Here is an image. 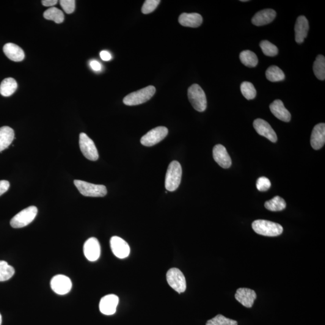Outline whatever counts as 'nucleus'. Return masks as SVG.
Listing matches in <instances>:
<instances>
[{
  "label": "nucleus",
  "instance_id": "7",
  "mask_svg": "<svg viewBox=\"0 0 325 325\" xmlns=\"http://www.w3.org/2000/svg\"><path fill=\"white\" fill-rule=\"evenodd\" d=\"M166 279L170 287L178 293H182L186 291V278L180 269L177 268L169 269L167 272Z\"/></svg>",
  "mask_w": 325,
  "mask_h": 325
},
{
  "label": "nucleus",
  "instance_id": "21",
  "mask_svg": "<svg viewBox=\"0 0 325 325\" xmlns=\"http://www.w3.org/2000/svg\"><path fill=\"white\" fill-rule=\"evenodd\" d=\"M178 21L179 23L184 27L197 28L202 24L203 19L199 13H183L179 17Z\"/></svg>",
  "mask_w": 325,
  "mask_h": 325
},
{
  "label": "nucleus",
  "instance_id": "8",
  "mask_svg": "<svg viewBox=\"0 0 325 325\" xmlns=\"http://www.w3.org/2000/svg\"><path fill=\"white\" fill-rule=\"evenodd\" d=\"M79 145L85 158L91 161H97L99 158L97 149L94 142L86 134H80Z\"/></svg>",
  "mask_w": 325,
  "mask_h": 325
},
{
  "label": "nucleus",
  "instance_id": "25",
  "mask_svg": "<svg viewBox=\"0 0 325 325\" xmlns=\"http://www.w3.org/2000/svg\"><path fill=\"white\" fill-rule=\"evenodd\" d=\"M240 60L244 66L249 68L255 67L258 63L257 55L249 50L241 52L240 54Z\"/></svg>",
  "mask_w": 325,
  "mask_h": 325
},
{
  "label": "nucleus",
  "instance_id": "39",
  "mask_svg": "<svg viewBox=\"0 0 325 325\" xmlns=\"http://www.w3.org/2000/svg\"><path fill=\"white\" fill-rule=\"evenodd\" d=\"M101 59L104 61H109L112 59V55L107 51H102L100 53Z\"/></svg>",
  "mask_w": 325,
  "mask_h": 325
},
{
  "label": "nucleus",
  "instance_id": "41",
  "mask_svg": "<svg viewBox=\"0 0 325 325\" xmlns=\"http://www.w3.org/2000/svg\"><path fill=\"white\" fill-rule=\"evenodd\" d=\"M2 324V316L1 314H0V325H1Z\"/></svg>",
  "mask_w": 325,
  "mask_h": 325
},
{
  "label": "nucleus",
  "instance_id": "22",
  "mask_svg": "<svg viewBox=\"0 0 325 325\" xmlns=\"http://www.w3.org/2000/svg\"><path fill=\"white\" fill-rule=\"evenodd\" d=\"M3 51L5 56L12 61L21 62L25 57L23 49L13 43H7L3 46Z\"/></svg>",
  "mask_w": 325,
  "mask_h": 325
},
{
  "label": "nucleus",
  "instance_id": "18",
  "mask_svg": "<svg viewBox=\"0 0 325 325\" xmlns=\"http://www.w3.org/2000/svg\"><path fill=\"white\" fill-rule=\"evenodd\" d=\"M308 30H309V24L306 17L304 16H299L294 27L295 40L297 43L304 42L305 39L307 37Z\"/></svg>",
  "mask_w": 325,
  "mask_h": 325
},
{
  "label": "nucleus",
  "instance_id": "35",
  "mask_svg": "<svg viewBox=\"0 0 325 325\" xmlns=\"http://www.w3.org/2000/svg\"><path fill=\"white\" fill-rule=\"evenodd\" d=\"M256 186L259 191L265 192L270 189L271 183L268 178L262 177L258 179Z\"/></svg>",
  "mask_w": 325,
  "mask_h": 325
},
{
  "label": "nucleus",
  "instance_id": "17",
  "mask_svg": "<svg viewBox=\"0 0 325 325\" xmlns=\"http://www.w3.org/2000/svg\"><path fill=\"white\" fill-rule=\"evenodd\" d=\"M235 298L242 305L246 308H251L257 298L254 290L247 288H240L236 291Z\"/></svg>",
  "mask_w": 325,
  "mask_h": 325
},
{
  "label": "nucleus",
  "instance_id": "31",
  "mask_svg": "<svg viewBox=\"0 0 325 325\" xmlns=\"http://www.w3.org/2000/svg\"><path fill=\"white\" fill-rule=\"evenodd\" d=\"M241 90L242 94L247 100H253L257 95V91L251 82L247 81L242 82L241 85Z\"/></svg>",
  "mask_w": 325,
  "mask_h": 325
},
{
  "label": "nucleus",
  "instance_id": "23",
  "mask_svg": "<svg viewBox=\"0 0 325 325\" xmlns=\"http://www.w3.org/2000/svg\"><path fill=\"white\" fill-rule=\"evenodd\" d=\"M14 137V131L12 128L7 126L0 128V152L9 147Z\"/></svg>",
  "mask_w": 325,
  "mask_h": 325
},
{
  "label": "nucleus",
  "instance_id": "5",
  "mask_svg": "<svg viewBox=\"0 0 325 325\" xmlns=\"http://www.w3.org/2000/svg\"><path fill=\"white\" fill-rule=\"evenodd\" d=\"M188 98L192 106L198 112H204L206 108V98L204 91L197 84L189 88Z\"/></svg>",
  "mask_w": 325,
  "mask_h": 325
},
{
  "label": "nucleus",
  "instance_id": "10",
  "mask_svg": "<svg viewBox=\"0 0 325 325\" xmlns=\"http://www.w3.org/2000/svg\"><path fill=\"white\" fill-rule=\"evenodd\" d=\"M50 284L52 290L60 295L68 293L73 285L70 278L63 275H57L52 278Z\"/></svg>",
  "mask_w": 325,
  "mask_h": 325
},
{
  "label": "nucleus",
  "instance_id": "12",
  "mask_svg": "<svg viewBox=\"0 0 325 325\" xmlns=\"http://www.w3.org/2000/svg\"><path fill=\"white\" fill-rule=\"evenodd\" d=\"M253 127L260 136L266 137L273 143L277 141L278 137L276 133L266 121L262 119L255 120L253 122Z\"/></svg>",
  "mask_w": 325,
  "mask_h": 325
},
{
  "label": "nucleus",
  "instance_id": "34",
  "mask_svg": "<svg viewBox=\"0 0 325 325\" xmlns=\"http://www.w3.org/2000/svg\"><path fill=\"white\" fill-rule=\"evenodd\" d=\"M161 2L159 0H147L142 7V12L144 14H149L154 12Z\"/></svg>",
  "mask_w": 325,
  "mask_h": 325
},
{
  "label": "nucleus",
  "instance_id": "33",
  "mask_svg": "<svg viewBox=\"0 0 325 325\" xmlns=\"http://www.w3.org/2000/svg\"><path fill=\"white\" fill-rule=\"evenodd\" d=\"M260 46L263 53L267 56L274 57L277 56L278 53V49L277 46L268 41H261Z\"/></svg>",
  "mask_w": 325,
  "mask_h": 325
},
{
  "label": "nucleus",
  "instance_id": "26",
  "mask_svg": "<svg viewBox=\"0 0 325 325\" xmlns=\"http://www.w3.org/2000/svg\"><path fill=\"white\" fill-rule=\"evenodd\" d=\"M313 71L316 77L320 81L325 79V58L322 55L317 56L313 64Z\"/></svg>",
  "mask_w": 325,
  "mask_h": 325
},
{
  "label": "nucleus",
  "instance_id": "20",
  "mask_svg": "<svg viewBox=\"0 0 325 325\" xmlns=\"http://www.w3.org/2000/svg\"><path fill=\"white\" fill-rule=\"evenodd\" d=\"M277 13L273 9H264L260 11L253 16L252 23L256 26H262L272 23L276 17Z\"/></svg>",
  "mask_w": 325,
  "mask_h": 325
},
{
  "label": "nucleus",
  "instance_id": "6",
  "mask_svg": "<svg viewBox=\"0 0 325 325\" xmlns=\"http://www.w3.org/2000/svg\"><path fill=\"white\" fill-rule=\"evenodd\" d=\"M38 214V208L35 206H30L24 209L13 217L10 220L11 227L21 228L26 227L34 221Z\"/></svg>",
  "mask_w": 325,
  "mask_h": 325
},
{
  "label": "nucleus",
  "instance_id": "16",
  "mask_svg": "<svg viewBox=\"0 0 325 325\" xmlns=\"http://www.w3.org/2000/svg\"><path fill=\"white\" fill-rule=\"evenodd\" d=\"M325 143V124L319 123L314 127L311 133V145L314 150H320Z\"/></svg>",
  "mask_w": 325,
  "mask_h": 325
},
{
  "label": "nucleus",
  "instance_id": "37",
  "mask_svg": "<svg viewBox=\"0 0 325 325\" xmlns=\"http://www.w3.org/2000/svg\"><path fill=\"white\" fill-rule=\"evenodd\" d=\"M10 187L9 182L6 180L0 181V196L9 190Z\"/></svg>",
  "mask_w": 325,
  "mask_h": 325
},
{
  "label": "nucleus",
  "instance_id": "1",
  "mask_svg": "<svg viewBox=\"0 0 325 325\" xmlns=\"http://www.w3.org/2000/svg\"><path fill=\"white\" fill-rule=\"evenodd\" d=\"M252 227L256 233L264 236L276 237L283 232L282 225L266 220H255Z\"/></svg>",
  "mask_w": 325,
  "mask_h": 325
},
{
  "label": "nucleus",
  "instance_id": "38",
  "mask_svg": "<svg viewBox=\"0 0 325 325\" xmlns=\"http://www.w3.org/2000/svg\"><path fill=\"white\" fill-rule=\"evenodd\" d=\"M90 66L93 71H100L101 70L102 67L101 63L96 61V60H92V61L90 62Z\"/></svg>",
  "mask_w": 325,
  "mask_h": 325
},
{
  "label": "nucleus",
  "instance_id": "13",
  "mask_svg": "<svg viewBox=\"0 0 325 325\" xmlns=\"http://www.w3.org/2000/svg\"><path fill=\"white\" fill-rule=\"evenodd\" d=\"M83 251L88 260L95 261L100 257L101 247L100 243L95 238H91L84 244Z\"/></svg>",
  "mask_w": 325,
  "mask_h": 325
},
{
  "label": "nucleus",
  "instance_id": "27",
  "mask_svg": "<svg viewBox=\"0 0 325 325\" xmlns=\"http://www.w3.org/2000/svg\"><path fill=\"white\" fill-rule=\"evenodd\" d=\"M43 17L48 20H51L57 24L63 23L64 21L65 16L62 10L57 7H51L43 13Z\"/></svg>",
  "mask_w": 325,
  "mask_h": 325
},
{
  "label": "nucleus",
  "instance_id": "2",
  "mask_svg": "<svg viewBox=\"0 0 325 325\" xmlns=\"http://www.w3.org/2000/svg\"><path fill=\"white\" fill-rule=\"evenodd\" d=\"M182 168L180 162L173 161L169 165L165 178V187L167 191L174 192L181 183Z\"/></svg>",
  "mask_w": 325,
  "mask_h": 325
},
{
  "label": "nucleus",
  "instance_id": "19",
  "mask_svg": "<svg viewBox=\"0 0 325 325\" xmlns=\"http://www.w3.org/2000/svg\"><path fill=\"white\" fill-rule=\"evenodd\" d=\"M269 107L272 114L278 120L285 122H290L291 120L290 113L285 108L282 101L280 100H275L270 105Z\"/></svg>",
  "mask_w": 325,
  "mask_h": 325
},
{
  "label": "nucleus",
  "instance_id": "11",
  "mask_svg": "<svg viewBox=\"0 0 325 325\" xmlns=\"http://www.w3.org/2000/svg\"><path fill=\"white\" fill-rule=\"evenodd\" d=\"M110 247L116 257L121 259L127 257L130 252L128 244L120 237H112L110 239Z\"/></svg>",
  "mask_w": 325,
  "mask_h": 325
},
{
  "label": "nucleus",
  "instance_id": "36",
  "mask_svg": "<svg viewBox=\"0 0 325 325\" xmlns=\"http://www.w3.org/2000/svg\"><path fill=\"white\" fill-rule=\"evenodd\" d=\"M63 9L68 14H71L74 12L76 9V1L74 0H61L60 1Z\"/></svg>",
  "mask_w": 325,
  "mask_h": 325
},
{
  "label": "nucleus",
  "instance_id": "42",
  "mask_svg": "<svg viewBox=\"0 0 325 325\" xmlns=\"http://www.w3.org/2000/svg\"><path fill=\"white\" fill-rule=\"evenodd\" d=\"M241 1L242 2H247V1H247V0H241Z\"/></svg>",
  "mask_w": 325,
  "mask_h": 325
},
{
  "label": "nucleus",
  "instance_id": "29",
  "mask_svg": "<svg viewBox=\"0 0 325 325\" xmlns=\"http://www.w3.org/2000/svg\"><path fill=\"white\" fill-rule=\"evenodd\" d=\"M264 206L266 209L272 211H280L286 207V203L284 200L279 196H277L273 199L267 201L264 203Z\"/></svg>",
  "mask_w": 325,
  "mask_h": 325
},
{
  "label": "nucleus",
  "instance_id": "14",
  "mask_svg": "<svg viewBox=\"0 0 325 325\" xmlns=\"http://www.w3.org/2000/svg\"><path fill=\"white\" fill-rule=\"evenodd\" d=\"M118 304L119 297L115 294H109L101 299L99 307L103 315H112L116 313Z\"/></svg>",
  "mask_w": 325,
  "mask_h": 325
},
{
  "label": "nucleus",
  "instance_id": "4",
  "mask_svg": "<svg viewBox=\"0 0 325 325\" xmlns=\"http://www.w3.org/2000/svg\"><path fill=\"white\" fill-rule=\"evenodd\" d=\"M74 183L80 193L84 197H104L107 194L106 187L104 185H98L81 180H75Z\"/></svg>",
  "mask_w": 325,
  "mask_h": 325
},
{
  "label": "nucleus",
  "instance_id": "30",
  "mask_svg": "<svg viewBox=\"0 0 325 325\" xmlns=\"http://www.w3.org/2000/svg\"><path fill=\"white\" fill-rule=\"evenodd\" d=\"M15 274V269L6 261L0 260V282L10 279Z\"/></svg>",
  "mask_w": 325,
  "mask_h": 325
},
{
  "label": "nucleus",
  "instance_id": "9",
  "mask_svg": "<svg viewBox=\"0 0 325 325\" xmlns=\"http://www.w3.org/2000/svg\"><path fill=\"white\" fill-rule=\"evenodd\" d=\"M168 134V129L165 126H158L151 129L140 140L142 145L145 147H152L161 142Z\"/></svg>",
  "mask_w": 325,
  "mask_h": 325
},
{
  "label": "nucleus",
  "instance_id": "3",
  "mask_svg": "<svg viewBox=\"0 0 325 325\" xmlns=\"http://www.w3.org/2000/svg\"><path fill=\"white\" fill-rule=\"evenodd\" d=\"M156 87L149 86L143 89L132 92L123 98V103L126 106H137L146 103L153 97L156 93Z\"/></svg>",
  "mask_w": 325,
  "mask_h": 325
},
{
  "label": "nucleus",
  "instance_id": "15",
  "mask_svg": "<svg viewBox=\"0 0 325 325\" xmlns=\"http://www.w3.org/2000/svg\"><path fill=\"white\" fill-rule=\"evenodd\" d=\"M213 155L214 161L220 167L224 168V169H228L231 166L232 161L224 146L216 145L213 148Z\"/></svg>",
  "mask_w": 325,
  "mask_h": 325
},
{
  "label": "nucleus",
  "instance_id": "40",
  "mask_svg": "<svg viewBox=\"0 0 325 325\" xmlns=\"http://www.w3.org/2000/svg\"><path fill=\"white\" fill-rule=\"evenodd\" d=\"M57 0H43L42 3L44 6L51 7L57 3Z\"/></svg>",
  "mask_w": 325,
  "mask_h": 325
},
{
  "label": "nucleus",
  "instance_id": "32",
  "mask_svg": "<svg viewBox=\"0 0 325 325\" xmlns=\"http://www.w3.org/2000/svg\"><path fill=\"white\" fill-rule=\"evenodd\" d=\"M206 325H238V322L218 315L206 322Z\"/></svg>",
  "mask_w": 325,
  "mask_h": 325
},
{
  "label": "nucleus",
  "instance_id": "28",
  "mask_svg": "<svg viewBox=\"0 0 325 325\" xmlns=\"http://www.w3.org/2000/svg\"><path fill=\"white\" fill-rule=\"evenodd\" d=\"M267 79L272 82H278L283 81L285 79L284 73L277 66H271L266 72Z\"/></svg>",
  "mask_w": 325,
  "mask_h": 325
},
{
  "label": "nucleus",
  "instance_id": "24",
  "mask_svg": "<svg viewBox=\"0 0 325 325\" xmlns=\"http://www.w3.org/2000/svg\"><path fill=\"white\" fill-rule=\"evenodd\" d=\"M17 87V82L14 79H5L0 84V93L4 96H10L15 93Z\"/></svg>",
  "mask_w": 325,
  "mask_h": 325
}]
</instances>
